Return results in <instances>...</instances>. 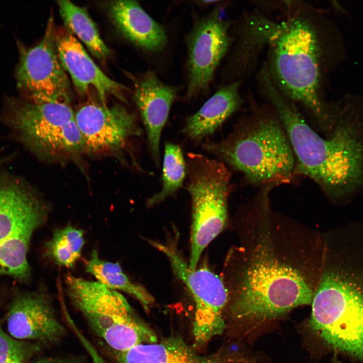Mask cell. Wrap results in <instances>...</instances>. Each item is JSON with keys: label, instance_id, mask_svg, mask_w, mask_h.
I'll return each instance as SVG.
<instances>
[{"label": "cell", "instance_id": "cell-1", "mask_svg": "<svg viewBox=\"0 0 363 363\" xmlns=\"http://www.w3.org/2000/svg\"><path fill=\"white\" fill-rule=\"evenodd\" d=\"M309 324L327 346L363 363V231L324 247Z\"/></svg>", "mask_w": 363, "mask_h": 363}, {"label": "cell", "instance_id": "cell-2", "mask_svg": "<svg viewBox=\"0 0 363 363\" xmlns=\"http://www.w3.org/2000/svg\"><path fill=\"white\" fill-rule=\"evenodd\" d=\"M249 250L238 263L228 257L222 277L233 320L264 321L312 304L316 288L306 272L277 253L266 236Z\"/></svg>", "mask_w": 363, "mask_h": 363}, {"label": "cell", "instance_id": "cell-3", "mask_svg": "<svg viewBox=\"0 0 363 363\" xmlns=\"http://www.w3.org/2000/svg\"><path fill=\"white\" fill-rule=\"evenodd\" d=\"M260 89L286 133L295 157V175L310 178L333 199L352 192L363 182V142L356 129L338 128L324 139L272 80H264Z\"/></svg>", "mask_w": 363, "mask_h": 363}, {"label": "cell", "instance_id": "cell-4", "mask_svg": "<svg viewBox=\"0 0 363 363\" xmlns=\"http://www.w3.org/2000/svg\"><path fill=\"white\" fill-rule=\"evenodd\" d=\"M251 105L250 113L225 139L207 141L204 149L243 173L252 185L275 188L290 183L295 176V160L278 116L271 105Z\"/></svg>", "mask_w": 363, "mask_h": 363}, {"label": "cell", "instance_id": "cell-5", "mask_svg": "<svg viewBox=\"0 0 363 363\" xmlns=\"http://www.w3.org/2000/svg\"><path fill=\"white\" fill-rule=\"evenodd\" d=\"M269 41L270 73L279 89L302 105L323 130L331 128L333 116L319 94V51L311 25L301 18H291L275 26Z\"/></svg>", "mask_w": 363, "mask_h": 363}, {"label": "cell", "instance_id": "cell-6", "mask_svg": "<svg viewBox=\"0 0 363 363\" xmlns=\"http://www.w3.org/2000/svg\"><path fill=\"white\" fill-rule=\"evenodd\" d=\"M67 294L92 331L114 351L158 341L154 331L119 292L98 281L66 275Z\"/></svg>", "mask_w": 363, "mask_h": 363}, {"label": "cell", "instance_id": "cell-7", "mask_svg": "<svg viewBox=\"0 0 363 363\" xmlns=\"http://www.w3.org/2000/svg\"><path fill=\"white\" fill-rule=\"evenodd\" d=\"M3 117L21 141L39 154L71 153L85 148L69 102L8 97Z\"/></svg>", "mask_w": 363, "mask_h": 363}, {"label": "cell", "instance_id": "cell-8", "mask_svg": "<svg viewBox=\"0 0 363 363\" xmlns=\"http://www.w3.org/2000/svg\"><path fill=\"white\" fill-rule=\"evenodd\" d=\"M187 167L192 208L188 264L194 270L205 249L225 226L231 176L224 164L200 154L189 153Z\"/></svg>", "mask_w": 363, "mask_h": 363}, {"label": "cell", "instance_id": "cell-9", "mask_svg": "<svg viewBox=\"0 0 363 363\" xmlns=\"http://www.w3.org/2000/svg\"><path fill=\"white\" fill-rule=\"evenodd\" d=\"M47 215L46 206L32 190L20 182L0 180V275L28 278L30 240Z\"/></svg>", "mask_w": 363, "mask_h": 363}, {"label": "cell", "instance_id": "cell-10", "mask_svg": "<svg viewBox=\"0 0 363 363\" xmlns=\"http://www.w3.org/2000/svg\"><path fill=\"white\" fill-rule=\"evenodd\" d=\"M168 260L176 277L187 287L195 303L193 335L195 346H205L221 335L225 328L224 314L228 302L227 288L222 276L216 274L206 262L194 270L189 268L176 244L150 241Z\"/></svg>", "mask_w": 363, "mask_h": 363}, {"label": "cell", "instance_id": "cell-11", "mask_svg": "<svg viewBox=\"0 0 363 363\" xmlns=\"http://www.w3.org/2000/svg\"><path fill=\"white\" fill-rule=\"evenodd\" d=\"M52 17L36 45L18 43L19 61L15 71L17 86L23 98L32 101H70V83L59 57Z\"/></svg>", "mask_w": 363, "mask_h": 363}, {"label": "cell", "instance_id": "cell-12", "mask_svg": "<svg viewBox=\"0 0 363 363\" xmlns=\"http://www.w3.org/2000/svg\"><path fill=\"white\" fill-rule=\"evenodd\" d=\"M221 15V9L218 7L205 16L194 17L192 28L186 36L187 99L209 91L215 71L228 49L230 23Z\"/></svg>", "mask_w": 363, "mask_h": 363}, {"label": "cell", "instance_id": "cell-13", "mask_svg": "<svg viewBox=\"0 0 363 363\" xmlns=\"http://www.w3.org/2000/svg\"><path fill=\"white\" fill-rule=\"evenodd\" d=\"M75 116L85 148L92 152L118 149L140 134L134 114L119 105L90 102L81 106Z\"/></svg>", "mask_w": 363, "mask_h": 363}, {"label": "cell", "instance_id": "cell-14", "mask_svg": "<svg viewBox=\"0 0 363 363\" xmlns=\"http://www.w3.org/2000/svg\"><path fill=\"white\" fill-rule=\"evenodd\" d=\"M7 323L10 334L20 339L53 344L66 333L50 298L41 292L28 293L16 298L8 313Z\"/></svg>", "mask_w": 363, "mask_h": 363}, {"label": "cell", "instance_id": "cell-15", "mask_svg": "<svg viewBox=\"0 0 363 363\" xmlns=\"http://www.w3.org/2000/svg\"><path fill=\"white\" fill-rule=\"evenodd\" d=\"M113 352L116 363H257L254 358L230 349L200 354L177 335Z\"/></svg>", "mask_w": 363, "mask_h": 363}, {"label": "cell", "instance_id": "cell-16", "mask_svg": "<svg viewBox=\"0 0 363 363\" xmlns=\"http://www.w3.org/2000/svg\"><path fill=\"white\" fill-rule=\"evenodd\" d=\"M55 44L62 64L78 93L85 94L93 88L103 104L110 94L123 98L126 87L107 76L68 30L55 31Z\"/></svg>", "mask_w": 363, "mask_h": 363}, {"label": "cell", "instance_id": "cell-17", "mask_svg": "<svg viewBox=\"0 0 363 363\" xmlns=\"http://www.w3.org/2000/svg\"><path fill=\"white\" fill-rule=\"evenodd\" d=\"M178 92V87L164 83L151 70L144 73L135 85L134 100L146 130L150 152L157 166L162 131Z\"/></svg>", "mask_w": 363, "mask_h": 363}, {"label": "cell", "instance_id": "cell-18", "mask_svg": "<svg viewBox=\"0 0 363 363\" xmlns=\"http://www.w3.org/2000/svg\"><path fill=\"white\" fill-rule=\"evenodd\" d=\"M113 24L128 40L149 52L161 51L167 37L164 28L154 20L137 2H112L109 8Z\"/></svg>", "mask_w": 363, "mask_h": 363}, {"label": "cell", "instance_id": "cell-19", "mask_svg": "<svg viewBox=\"0 0 363 363\" xmlns=\"http://www.w3.org/2000/svg\"><path fill=\"white\" fill-rule=\"evenodd\" d=\"M240 83L238 81L232 82L218 89L196 112L187 118L182 133L195 143L212 134L241 106Z\"/></svg>", "mask_w": 363, "mask_h": 363}, {"label": "cell", "instance_id": "cell-20", "mask_svg": "<svg viewBox=\"0 0 363 363\" xmlns=\"http://www.w3.org/2000/svg\"><path fill=\"white\" fill-rule=\"evenodd\" d=\"M85 270L103 285L135 298L147 312L154 304L153 296L145 287L131 281L118 263L101 259L95 250L86 262Z\"/></svg>", "mask_w": 363, "mask_h": 363}, {"label": "cell", "instance_id": "cell-21", "mask_svg": "<svg viewBox=\"0 0 363 363\" xmlns=\"http://www.w3.org/2000/svg\"><path fill=\"white\" fill-rule=\"evenodd\" d=\"M60 16L68 31L75 35L98 59H106L110 50L102 39L86 9L69 1L57 2Z\"/></svg>", "mask_w": 363, "mask_h": 363}, {"label": "cell", "instance_id": "cell-22", "mask_svg": "<svg viewBox=\"0 0 363 363\" xmlns=\"http://www.w3.org/2000/svg\"><path fill=\"white\" fill-rule=\"evenodd\" d=\"M84 244L83 231L68 225L53 231L45 243V254L59 266L73 267L81 256Z\"/></svg>", "mask_w": 363, "mask_h": 363}, {"label": "cell", "instance_id": "cell-23", "mask_svg": "<svg viewBox=\"0 0 363 363\" xmlns=\"http://www.w3.org/2000/svg\"><path fill=\"white\" fill-rule=\"evenodd\" d=\"M187 167L179 145L167 142L165 145L161 190L150 197L147 205L154 206L175 194L182 186Z\"/></svg>", "mask_w": 363, "mask_h": 363}, {"label": "cell", "instance_id": "cell-24", "mask_svg": "<svg viewBox=\"0 0 363 363\" xmlns=\"http://www.w3.org/2000/svg\"><path fill=\"white\" fill-rule=\"evenodd\" d=\"M24 347L0 329V363H24Z\"/></svg>", "mask_w": 363, "mask_h": 363}, {"label": "cell", "instance_id": "cell-25", "mask_svg": "<svg viewBox=\"0 0 363 363\" xmlns=\"http://www.w3.org/2000/svg\"><path fill=\"white\" fill-rule=\"evenodd\" d=\"M32 363H85L84 359L73 356H48L40 358Z\"/></svg>", "mask_w": 363, "mask_h": 363}, {"label": "cell", "instance_id": "cell-26", "mask_svg": "<svg viewBox=\"0 0 363 363\" xmlns=\"http://www.w3.org/2000/svg\"><path fill=\"white\" fill-rule=\"evenodd\" d=\"M79 337L82 340L83 344L89 353L93 363H104L103 359L99 356L98 353L96 351L95 349L92 347L89 342L83 336L82 334L80 335Z\"/></svg>", "mask_w": 363, "mask_h": 363}, {"label": "cell", "instance_id": "cell-27", "mask_svg": "<svg viewBox=\"0 0 363 363\" xmlns=\"http://www.w3.org/2000/svg\"><path fill=\"white\" fill-rule=\"evenodd\" d=\"M217 1H200L198 3L201 5H210L218 3Z\"/></svg>", "mask_w": 363, "mask_h": 363}, {"label": "cell", "instance_id": "cell-28", "mask_svg": "<svg viewBox=\"0 0 363 363\" xmlns=\"http://www.w3.org/2000/svg\"><path fill=\"white\" fill-rule=\"evenodd\" d=\"M332 363H340L339 361L337 359L336 357H334L332 360Z\"/></svg>", "mask_w": 363, "mask_h": 363}]
</instances>
